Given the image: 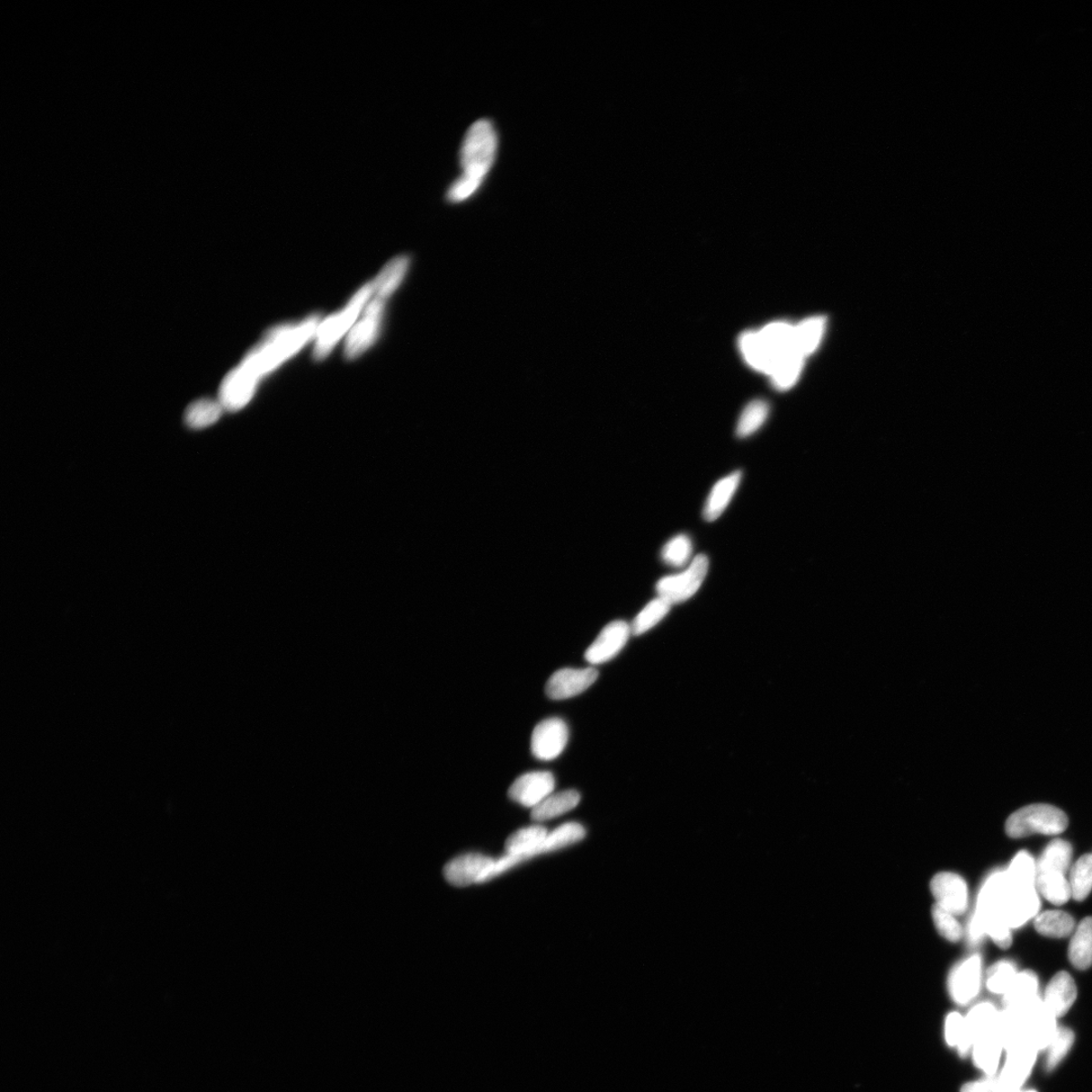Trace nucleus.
Wrapping results in <instances>:
<instances>
[{
	"label": "nucleus",
	"instance_id": "27",
	"mask_svg": "<svg viewBox=\"0 0 1092 1092\" xmlns=\"http://www.w3.org/2000/svg\"><path fill=\"white\" fill-rule=\"evenodd\" d=\"M804 358L794 351L778 358L773 371L769 373L776 389L785 391L794 386L802 371Z\"/></svg>",
	"mask_w": 1092,
	"mask_h": 1092
},
{
	"label": "nucleus",
	"instance_id": "30",
	"mask_svg": "<svg viewBox=\"0 0 1092 1092\" xmlns=\"http://www.w3.org/2000/svg\"><path fill=\"white\" fill-rule=\"evenodd\" d=\"M1035 927L1043 936L1067 938L1076 929V920L1067 912L1048 910L1037 917Z\"/></svg>",
	"mask_w": 1092,
	"mask_h": 1092
},
{
	"label": "nucleus",
	"instance_id": "21",
	"mask_svg": "<svg viewBox=\"0 0 1092 1092\" xmlns=\"http://www.w3.org/2000/svg\"><path fill=\"white\" fill-rule=\"evenodd\" d=\"M740 480L741 472L737 471L715 483L704 507L705 521L712 522L722 515L732 497L735 496Z\"/></svg>",
	"mask_w": 1092,
	"mask_h": 1092
},
{
	"label": "nucleus",
	"instance_id": "9",
	"mask_svg": "<svg viewBox=\"0 0 1092 1092\" xmlns=\"http://www.w3.org/2000/svg\"><path fill=\"white\" fill-rule=\"evenodd\" d=\"M631 633L630 624L622 620L607 624L585 652L591 665H601L613 660L625 647Z\"/></svg>",
	"mask_w": 1092,
	"mask_h": 1092
},
{
	"label": "nucleus",
	"instance_id": "25",
	"mask_svg": "<svg viewBox=\"0 0 1092 1092\" xmlns=\"http://www.w3.org/2000/svg\"><path fill=\"white\" fill-rule=\"evenodd\" d=\"M1072 847L1067 840L1055 839L1045 849L1037 864V874L1067 873L1071 863Z\"/></svg>",
	"mask_w": 1092,
	"mask_h": 1092
},
{
	"label": "nucleus",
	"instance_id": "3",
	"mask_svg": "<svg viewBox=\"0 0 1092 1092\" xmlns=\"http://www.w3.org/2000/svg\"><path fill=\"white\" fill-rule=\"evenodd\" d=\"M1067 826L1068 819L1061 809L1049 804H1033L1011 814L1006 830L1010 838L1019 839L1035 834L1058 835Z\"/></svg>",
	"mask_w": 1092,
	"mask_h": 1092
},
{
	"label": "nucleus",
	"instance_id": "1",
	"mask_svg": "<svg viewBox=\"0 0 1092 1092\" xmlns=\"http://www.w3.org/2000/svg\"><path fill=\"white\" fill-rule=\"evenodd\" d=\"M498 135L494 124L480 120L465 134L461 149L462 174L447 192L453 204L469 200L476 194L495 163Z\"/></svg>",
	"mask_w": 1092,
	"mask_h": 1092
},
{
	"label": "nucleus",
	"instance_id": "7",
	"mask_svg": "<svg viewBox=\"0 0 1092 1092\" xmlns=\"http://www.w3.org/2000/svg\"><path fill=\"white\" fill-rule=\"evenodd\" d=\"M383 309L384 301L375 297L366 306L363 317L347 337L344 352L348 360L360 356L372 344L378 334Z\"/></svg>",
	"mask_w": 1092,
	"mask_h": 1092
},
{
	"label": "nucleus",
	"instance_id": "33",
	"mask_svg": "<svg viewBox=\"0 0 1092 1092\" xmlns=\"http://www.w3.org/2000/svg\"><path fill=\"white\" fill-rule=\"evenodd\" d=\"M225 411L220 401L203 399L193 402L185 410L184 421L193 429L207 428L221 418Z\"/></svg>",
	"mask_w": 1092,
	"mask_h": 1092
},
{
	"label": "nucleus",
	"instance_id": "34",
	"mask_svg": "<svg viewBox=\"0 0 1092 1092\" xmlns=\"http://www.w3.org/2000/svg\"><path fill=\"white\" fill-rule=\"evenodd\" d=\"M760 337L777 358L793 351L794 326L776 322L759 331Z\"/></svg>",
	"mask_w": 1092,
	"mask_h": 1092
},
{
	"label": "nucleus",
	"instance_id": "35",
	"mask_svg": "<svg viewBox=\"0 0 1092 1092\" xmlns=\"http://www.w3.org/2000/svg\"><path fill=\"white\" fill-rule=\"evenodd\" d=\"M586 837V829L577 822H569L554 829L546 837L541 846L537 849V855L557 851L569 847Z\"/></svg>",
	"mask_w": 1092,
	"mask_h": 1092
},
{
	"label": "nucleus",
	"instance_id": "42",
	"mask_svg": "<svg viewBox=\"0 0 1092 1092\" xmlns=\"http://www.w3.org/2000/svg\"><path fill=\"white\" fill-rule=\"evenodd\" d=\"M933 918L938 932L942 937L952 943L959 941L962 938L963 930L960 924L958 923L955 915L939 907L938 904H936L933 908Z\"/></svg>",
	"mask_w": 1092,
	"mask_h": 1092
},
{
	"label": "nucleus",
	"instance_id": "11",
	"mask_svg": "<svg viewBox=\"0 0 1092 1092\" xmlns=\"http://www.w3.org/2000/svg\"><path fill=\"white\" fill-rule=\"evenodd\" d=\"M556 780L551 772H530L516 779L510 787L509 798L524 808L534 809L552 794Z\"/></svg>",
	"mask_w": 1092,
	"mask_h": 1092
},
{
	"label": "nucleus",
	"instance_id": "23",
	"mask_svg": "<svg viewBox=\"0 0 1092 1092\" xmlns=\"http://www.w3.org/2000/svg\"><path fill=\"white\" fill-rule=\"evenodd\" d=\"M410 265V258L406 255L393 258L372 282L375 298L386 301L396 292L404 280Z\"/></svg>",
	"mask_w": 1092,
	"mask_h": 1092
},
{
	"label": "nucleus",
	"instance_id": "40",
	"mask_svg": "<svg viewBox=\"0 0 1092 1092\" xmlns=\"http://www.w3.org/2000/svg\"><path fill=\"white\" fill-rule=\"evenodd\" d=\"M1076 1040V1035L1067 1027H1058L1053 1039L1047 1047L1046 1069L1054 1070L1067 1057Z\"/></svg>",
	"mask_w": 1092,
	"mask_h": 1092
},
{
	"label": "nucleus",
	"instance_id": "13",
	"mask_svg": "<svg viewBox=\"0 0 1092 1092\" xmlns=\"http://www.w3.org/2000/svg\"><path fill=\"white\" fill-rule=\"evenodd\" d=\"M930 888L937 904L951 914L962 915L968 908V888L961 876L950 872L937 874Z\"/></svg>",
	"mask_w": 1092,
	"mask_h": 1092
},
{
	"label": "nucleus",
	"instance_id": "16",
	"mask_svg": "<svg viewBox=\"0 0 1092 1092\" xmlns=\"http://www.w3.org/2000/svg\"><path fill=\"white\" fill-rule=\"evenodd\" d=\"M1039 908L1040 899L1036 888L1018 889L1008 886L1002 910L1010 928L1023 927L1036 917Z\"/></svg>",
	"mask_w": 1092,
	"mask_h": 1092
},
{
	"label": "nucleus",
	"instance_id": "17",
	"mask_svg": "<svg viewBox=\"0 0 1092 1092\" xmlns=\"http://www.w3.org/2000/svg\"><path fill=\"white\" fill-rule=\"evenodd\" d=\"M1000 1010L990 1002H981L975 1006L965 1017L964 1037L958 1047L960 1054H968L975 1041L984 1034L995 1029L999 1025Z\"/></svg>",
	"mask_w": 1092,
	"mask_h": 1092
},
{
	"label": "nucleus",
	"instance_id": "18",
	"mask_svg": "<svg viewBox=\"0 0 1092 1092\" xmlns=\"http://www.w3.org/2000/svg\"><path fill=\"white\" fill-rule=\"evenodd\" d=\"M1006 1051L999 1025L992 1031L982 1035L972 1046V1056L978 1068L988 1077H996L1002 1052Z\"/></svg>",
	"mask_w": 1092,
	"mask_h": 1092
},
{
	"label": "nucleus",
	"instance_id": "38",
	"mask_svg": "<svg viewBox=\"0 0 1092 1092\" xmlns=\"http://www.w3.org/2000/svg\"><path fill=\"white\" fill-rule=\"evenodd\" d=\"M769 415V406L762 400H756L742 412L737 426V435L746 438L754 434L765 423Z\"/></svg>",
	"mask_w": 1092,
	"mask_h": 1092
},
{
	"label": "nucleus",
	"instance_id": "20",
	"mask_svg": "<svg viewBox=\"0 0 1092 1092\" xmlns=\"http://www.w3.org/2000/svg\"><path fill=\"white\" fill-rule=\"evenodd\" d=\"M740 349L746 362L758 372L769 375L777 358L760 337L759 331H750L740 338Z\"/></svg>",
	"mask_w": 1092,
	"mask_h": 1092
},
{
	"label": "nucleus",
	"instance_id": "46",
	"mask_svg": "<svg viewBox=\"0 0 1092 1092\" xmlns=\"http://www.w3.org/2000/svg\"><path fill=\"white\" fill-rule=\"evenodd\" d=\"M1015 1092H1037V1091H1036V1090H1033V1089H1019V1090H1018V1091H1015Z\"/></svg>",
	"mask_w": 1092,
	"mask_h": 1092
},
{
	"label": "nucleus",
	"instance_id": "41",
	"mask_svg": "<svg viewBox=\"0 0 1092 1092\" xmlns=\"http://www.w3.org/2000/svg\"><path fill=\"white\" fill-rule=\"evenodd\" d=\"M1018 973L1015 965L1008 961H1001L993 965L988 973V988L996 995L1005 996Z\"/></svg>",
	"mask_w": 1092,
	"mask_h": 1092
},
{
	"label": "nucleus",
	"instance_id": "8",
	"mask_svg": "<svg viewBox=\"0 0 1092 1092\" xmlns=\"http://www.w3.org/2000/svg\"><path fill=\"white\" fill-rule=\"evenodd\" d=\"M598 676L595 668L561 669L549 679L545 693L552 700H569L585 692L596 682Z\"/></svg>",
	"mask_w": 1092,
	"mask_h": 1092
},
{
	"label": "nucleus",
	"instance_id": "45",
	"mask_svg": "<svg viewBox=\"0 0 1092 1092\" xmlns=\"http://www.w3.org/2000/svg\"><path fill=\"white\" fill-rule=\"evenodd\" d=\"M996 1077L982 1078L965 1085L961 1092H993L996 1087Z\"/></svg>",
	"mask_w": 1092,
	"mask_h": 1092
},
{
	"label": "nucleus",
	"instance_id": "39",
	"mask_svg": "<svg viewBox=\"0 0 1092 1092\" xmlns=\"http://www.w3.org/2000/svg\"><path fill=\"white\" fill-rule=\"evenodd\" d=\"M693 545L686 534H679L670 540L661 550V559L668 566L682 568L692 556Z\"/></svg>",
	"mask_w": 1092,
	"mask_h": 1092
},
{
	"label": "nucleus",
	"instance_id": "10",
	"mask_svg": "<svg viewBox=\"0 0 1092 1092\" xmlns=\"http://www.w3.org/2000/svg\"><path fill=\"white\" fill-rule=\"evenodd\" d=\"M1037 1052L1029 1048H1018L1007 1052L1004 1068L996 1077L993 1092H1015L1022 1089L1035 1067Z\"/></svg>",
	"mask_w": 1092,
	"mask_h": 1092
},
{
	"label": "nucleus",
	"instance_id": "37",
	"mask_svg": "<svg viewBox=\"0 0 1092 1092\" xmlns=\"http://www.w3.org/2000/svg\"><path fill=\"white\" fill-rule=\"evenodd\" d=\"M1072 898L1086 900L1092 891V854L1082 856L1073 866L1070 875Z\"/></svg>",
	"mask_w": 1092,
	"mask_h": 1092
},
{
	"label": "nucleus",
	"instance_id": "22",
	"mask_svg": "<svg viewBox=\"0 0 1092 1092\" xmlns=\"http://www.w3.org/2000/svg\"><path fill=\"white\" fill-rule=\"evenodd\" d=\"M581 800V795L576 790H565L552 793L532 809L531 817L534 821H545L562 816L575 808Z\"/></svg>",
	"mask_w": 1092,
	"mask_h": 1092
},
{
	"label": "nucleus",
	"instance_id": "32",
	"mask_svg": "<svg viewBox=\"0 0 1092 1092\" xmlns=\"http://www.w3.org/2000/svg\"><path fill=\"white\" fill-rule=\"evenodd\" d=\"M1036 889L1055 906H1062L1072 898L1070 882L1063 874H1037Z\"/></svg>",
	"mask_w": 1092,
	"mask_h": 1092
},
{
	"label": "nucleus",
	"instance_id": "14",
	"mask_svg": "<svg viewBox=\"0 0 1092 1092\" xmlns=\"http://www.w3.org/2000/svg\"><path fill=\"white\" fill-rule=\"evenodd\" d=\"M981 965L980 957L973 956L953 971L948 980V990L958 1005H968L978 997L981 987Z\"/></svg>",
	"mask_w": 1092,
	"mask_h": 1092
},
{
	"label": "nucleus",
	"instance_id": "44",
	"mask_svg": "<svg viewBox=\"0 0 1092 1092\" xmlns=\"http://www.w3.org/2000/svg\"><path fill=\"white\" fill-rule=\"evenodd\" d=\"M528 859L530 858H528L526 855L507 853L506 856L500 858L499 860L495 861L493 865L491 866L487 873L481 877L480 883L493 879L494 877L511 869L512 867L528 860Z\"/></svg>",
	"mask_w": 1092,
	"mask_h": 1092
},
{
	"label": "nucleus",
	"instance_id": "36",
	"mask_svg": "<svg viewBox=\"0 0 1092 1092\" xmlns=\"http://www.w3.org/2000/svg\"><path fill=\"white\" fill-rule=\"evenodd\" d=\"M670 608H672V605L666 601L665 599L657 597L651 600L630 624L631 633L633 635H641L655 628L659 622L665 619Z\"/></svg>",
	"mask_w": 1092,
	"mask_h": 1092
},
{
	"label": "nucleus",
	"instance_id": "24",
	"mask_svg": "<svg viewBox=\"0 0 1092 1092\" xmlns=\"http://www.w3.org/2000/svg\"><path fill=\"white\" fill-rule=\"evenodd\" d=\"M1069 959L1079 970H1087L1092 965V918L1081 921L1069 947Z\"/></svg>",
	"mask_w": 1092,
	"mask_h": 1092
},
{
	"label": "nucleus",
	"instance_id": "26",
	"mask_svg": "<svg viewBox=\"0 0 1092 1092\" xmlns=\"http://www.w3.org/2000/svg\"><path fill=\"white\" fill-rule=\"evenodd\" d=\"M549 832L541 826H532L519 829L510 836L505 844L508 854L526 855L531 859L537 856V849L541 846Z\"/></svg>",
	"mask_w": 1092,
	"mask_h": 1092
},
{
	"label": "nucleus",
	"instance_id": "19",
	"mask_svg": "<svg viewBox=\"0 0 1092 1092\" xmlns=\"http://www.w3.org/2000/svg\"><path fill=\"white\" fill-rule=\"evenodd\" d=\"M1077 998L1076 982L1070 974L1062 971L1056 974L1047 986L1043 1001L1047 1008L1059 1018L1068 1013Z\"/></svg>",
	"mask_w": 1092,
	"mask_h": 1092
},
{
	"label": "nucleus",
	"instance_id": "29",
	"mask_svg": "<svg viewBox=\"0 0 1092 1092\" xmlns=\"http://www.w3.org/2000/svg\"><path fill=\"white\" fill-rule=\"evenodd\" d=\"M1009 888L1025 889L1036 888L1037 865L1031 855L1020 852L1011 861L1005 872Z\"/></svg>",
	"mask_w": 1092,
	"mask_h": 1092
},
{
	"label": "nucleus",
	"instance_id": "2",
	"mask_svg": "<svg viewBox=\"0 0 1092 1092\" xmlns=\"http://www.w3.org/2000/svg\"><path fill=\"white\" fill-rule=\"evenodd\" d=\"M320 324V317L312 316L297 326L273 328L263 342L246 355L241 365L257 379L263 377L316 336Z\"/></svg>",
	"mask_w": 1092,
	"mask_h": 1092
},
{
	"label": "nucleus",
	"instance_id": "31",
	"mask_svg": "<svg viewBox=\"0 0 1092 1092\" xmlns=\"http://www.w3.org/2000/svg\"><path fill=\"white\" fill-rule=\"evenodd\" d=\"M1039 980L1031 971L1018 973L1013 984L1004 996L1005 1008H1017L1037 998Z\"/></svg>",
	"mask_w": 1092,
	"mask_h": 1092
},
{
	"label": "nucleus",
	"instance_id": "4",
	"mask_svg": "<svg viewBox=\"0 0 1092 1092\" xmlns=\"http://www.w3.org/2000/svg\"><path fill=\"white\" fill-rule=\"evenodd\" d=\"M372 293H374L372 283H366L357 292L344 311L320 324L316 334L317 342L314 351V356L317 361L324 360L333 352L338 340L352 326L357 316L360 315V313L365 306V303L369 302Z\"/></svg>",
	"mask_w": 1092,
	"mask_h": 1092
},
{
	"label": "nucleus",
	"instance_id": "5",
	"mask_svg": "<svg viewBox=\"0 0 1092 1092\" xmlns=\"http://www.w3.org/2000/svg\"><path fill=\"white\" fill-rule=\"evenodd\" d=\"M709 569V558L700 554L684 571L661 578L658 581V597L665 599L672 606L687 601L700 589Z\"/></svg>",
	"mask_w": 1092,
	"mask_h": 1092
},
{
	"label": "nucleus",
	"instance_id": "12",
	"mask_svg": "<svg viewBox=\"0 0 1092 1092\" xmlns=\"http://www.w3.org/2000/svg\"><path fill=\"white\" fill-rule=\"evenodd\" d=\"M257 378L243 366L230 372L221 383L219 401L226 411L243 409L252 401L257 386Z\"/></svg>",
	"mask_w": 1092,
	"mask_h": 1092
},
{
	"label": "nucleus",
	"instance_id": "28",
	"mask_svg": "<svg viewBox=\"0 0 1092 1092\" xmlns=\"http://www.w3.org/2000/svg\"><path fill=\"white\" fill-rule=\"evenodd\" d=\"M825 319L811 318L794 327L793 351L803 357L816 351L825 331Z\"/></svg>",
	"mask_w": 1092,
	"mask_h": 1092
},
{
	"label": "nucleus",
	"instance_id": "6",
	"mask_svg": "<svg viewBox=\"0 0 1092 1092\" xmlns=\"http://www.w3.org/2000/svg\"><path fill=\"white\" fill-rule=\"evenodd\" d=\"M569 729L565 721L553 718L536 725L531 736V751L536 759L552 760L566 749Z\"/></svg>",
	"mask_w": 1092,
	"mask_h": 1092
},
{
	"label": "nucleus",
	"instance_id": "15",
	"mask_svg": "<svg viewBox=\"0 0 1092 1092\" xmlns=\"http://www.w3.org/2000/svg\"><path fill=\"white\" fill-rule=\"evenodd\" d=\"M495 860L481 854L472 853L460 856L447 863L443 869L445 879L456 888H467L480 883Z\"/></svg>",
	"mask_w": 1092,
	"mask_h": 1092
},
{
	"label": "nucleus",
	"instance_id": "43",
	"mask_svg": "<svg viewBox=\"0 0 1092 1092\" xmlns=\"http://www.w3.org/2000/svg\"><path fill=\"white\" fill-rule=\"evenodd\" d=\"M965 1029V1017L959 1013H951L946 1018L945 1024V1037L946 1042L951 1047H959L963 1040Z\"/></svg>",
	"mask_w": 1092,
	"mask_h": 1092
}]
</instances>
